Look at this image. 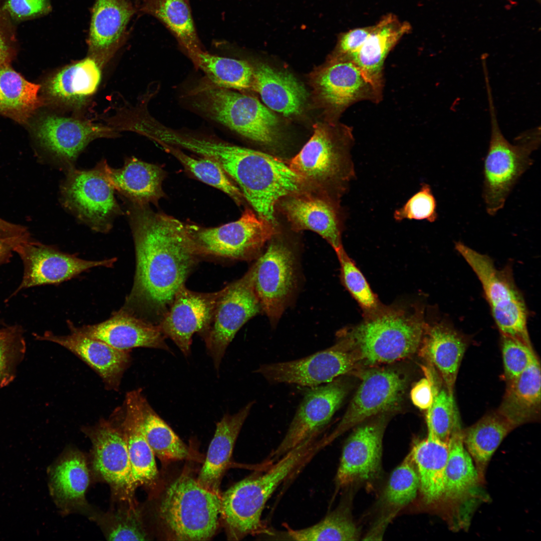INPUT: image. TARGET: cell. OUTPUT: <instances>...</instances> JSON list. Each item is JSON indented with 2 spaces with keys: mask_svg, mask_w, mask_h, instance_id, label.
Returning a JSON list of instances; mask_svg holds the SVG:
<instances>
[{
  "mask_svg": "<svg viewBox=\"0 0 541 541\" xmlns=\"http://www.w3.org/2000/svg\"><path fill=\"white\" fill-rule=\"evenodd\" d=\"M136 257L134 282L121 309L158 325L197 265L186 224L148 205L129 202Z\"/></svg>",
  "mask_w": 541,
  "mask_h": 541,
  "instance_id": "1",
  "label": "cell"
},
{
  "mask_svg": "<svg viewBox=\"0 0 541 541\" xmlns=\"http://www.w3.org/2000/svg\"><path fill=\"white\" fill-rule=\"evenodd\" d=\"M208 157L236 184L256 214L276 226L277 203L308 186L289 164L259 151L220 140L211 146Z\"/></svg>",
  "mask_w": 541,
  "mask_h": 541,
  "instance_id": "2",
  "label": "cell"
},
{
  "mask_svg": "<svg viewBox=\"0 0 541 541\" xmlns=\"http://www.w3.org/2000/svg\"><path fill=\"white\" fill-rule=\"evenodd\" d=\"M326 446L318 436L306 440L263 471L251 474L231 486L221 496L220 516L228 539L265 533L261 516L269 498L285 481L299 472Z\"/></svg>",
  "mask_w": 541,
  "mask_h": 541,
  "instance_id": "3",
  "label": "cell"
},
{
  "mask_svg": "<svg viewBox=\"0 0 541 541\" xmlns=\"http://www.w3.org/2000/svg\"><path fill=\"white\" fill-rule=\"evenodd\" d=\"M365 316L360 324L341 330L334 345L350 353L357 364L392 363L420 347L427 324L420 309L381 306Z\"/></svg>",
  "mask_w": 541,
  "mask_h": 541,
  "instance_id": "4",
  "label": "cell"
},
{
  "mask_svg": "<svg viewBox=\"0 0 541 541\" xmlns=\"http://www.w3.org/2000/svg\"><path fill=\"white\" fill-rule=\"evenodd\" d=\"M490 118L491 133L484 164L483 198L486 211L495 215L520 176L533 163L530 156L540 143V126L528 129L509 142L500 129L490 81L484 80Z\"/></svg>",
  "mask_w": 541,
  "mask_h": 541,
  "instance_id": "5",
  "label": "cell"
},
{
  "mask_svg": "<svg viewBox=\"0 0 541 541\" xmlns=\"http://www.w3.org/2000/svg\"><path fill=\"white\" fill-rule=\"evenodd\" d=\"M186 97L197 112L248 139L263 145L278 139V119L253 97L216 86L205 78Z\"/></svg>",
  "mask_w": 541,
  "mask_h": 541,
  "instance_id": "6",
  "label": "cell"
},
{
  "mask_svg": "<svg viewBox=\"0 0 541 541\" xmlns=\"http://www.w3.org/2000/svg\"><path fill=\"white\" fill-rule=\"evenodd\" d=\"M220 511L219 493L184 474L167 487L158 506L162 523L178 540L209 539L217 529Z\"/></svg>",
  "mask_w": 541,
  "mask_h": 541,
  "instance_id": "7",
  "label": "cell"
},
{
  "mask_svg": "<svg viewBox=\"0 0 541 541\" xmlns=\"http://www.w3.org/2000/svg\"><path fill=\"white\" fill-rule=\"evenodd\" d=\"M351 141L350 135L339 138L324 125L316 124L312 137L289 165L307 185L339 199L355 176Z\"/></svg>",
  "mask_w": 541,
  "mask_h": 541,
  "instance_id": "8",
  "label": "cell"
},
{
  "mask_svg": "<svg viewBox=\"0 0 541 541\" xmlns=\"http://www.w3.org/2000/svg\"><path fill=\"white\" fill-rule=\"evenodd\" d=\"M455 248L480 282L501 336L531 345L527 328V308L514 283L511 268L506 266L502 269L497 268L490 257L461 242H456Z\"/></svg>",
  "mask_w": 541,
  "mask_h": 541,
  "instance_id": "9",
  "label": "cell"
},
{
  "mask_svg": "<svg viewBox=\"0 0 541 541\" xmlns=\"http://www.w3.org/2000/svg\"><path fill=\"white\" fill-rule=\"evenodd\" d=\"M194 253L200 258L249 261L277 234L276 225L245 208L237 220L213 227L186 224Z\"/></svg>",
  "mask_w": 541,
  "mask_h": 541,
  "instance_id": "10",
  "label": "cell"
},
{
  "mask_svg": "<svg viewBox=\"0 0 541 541\" xmlns=\"http://www.w3.org/2000/svg\"><path fill=\"white\" fill-rule=\"evenodd\" d=\"M66 173L60 186L64 208L93 230L108 232L123 212L98 163L92 169L73 168Z\"/></svg>",
  "mask_w": 541,
  "mask_h": 541,
  "instance_id": "11",
  "label": "cell"
},
{
  "mask_svg": "<svg viewBox=\"0 0 541 541\" xmlns=\"http://www.w3.org/2000/svg\"><path fill=\"white\" fill-rule=\"evenodd\" d=\"M273 237L249 269L262 312L274 325L293 297L298 276L294 249L285 241Z\"/></svg>",
  "mask_w": 541,
  "mask_h": 541,
  "instance_id": "12",
  "label": "cell"
},
{
  "mask_svg": "<svg viewBox=\"0 0 541 541\" xmlns=\"http://www.w3.org/2000/svg\"><path fill=\"white\" fill-rule=\"evenodd\" d=\"M261 312L249 268L241 278L222 289L210 327L202 337L217 371L238 330Z\"/></svg>",
  "mask_w": 541,
  "mask_h": 541,
  "instance_id": "13",
  "label": "cell"
},
{
  "mask_svg": "<svg viewBox=\"0 0 541 541\" xmlns=\"http://www.w3.org/2000/svg\"><path fill=\"white\" fill-rule=\"evenodd\" d=\"M348 392L344 381L335 379L312 387L305 395L281 443L269 454L273 463L302 443L319 436Z\"/></svg>",
  "mask_w": 541,
  "mask_h": 541,
  "instance_id": "14",
  "label": "cell"
},
{
  "mask_svg": "<svg viewBox=\"0 0 541 541\" xmlns=\"http://www.w3.org/2000/svg\"><path fill=\"white\" fill-rule=\"evenodd\" d=\"M13 250L19 254L24 264L22 281L14 294L35 286L59 284L93 267H111L117 261L116 257L85 260L28 239L18 242Z\"/></svg>",
  "mask_w": 541,
  "mask_h": 541,
  "instance_id": "15",
  "label": "cell"
},
{
  "mask_svg": "<svg viewBox=\"0 0 541 541\" xmlns=\"http://www.w3.org/2000/svg\"><path fill=\"white\" fill-rule=\"evenodd\" d=\"M406 385L404 377L392 370L366 372L337 427L325 436L328 443L367 419L394 409L401 402Z\"/></svg>",
  "mask_w": 541,
  "mask_h": 541,
  "instance_id": "16",
  "label": "cell"
},
{
  "mask_svg": "<svg viewBox=\"0 0 541 541\" xmlns=\"http://www.w3.org/2000/svg\"><path fill=\"white\" fill-rule=\"evenodd\" d=\"M356 365L351 353L333 346L301 359L261 365L255 372L270 384L314 387L349 373Z\"/></svg>",
  "mask_w": 541,
  "mask_h": 541,
  "instance_id": "17",
  "label": "cell"
},
{
  "mask_svg": "<svg viewBox=\"0 0 541 541\" xmlns=\"http://www.w3.org/2000/svg\"><path fill=\"white\" fill-rule=\"evenodd\" d=\"M222 289L200 293L182 286L158 326L166 338L172 340L183 355L191 352L192 336L202 338L209 329Z\"/></svg>",
  "mask_w": 541,
  "mask_h": 541,
  "instance_id": "18",
  "label": "cell"
},
{
  "mask_svg": "<svg viewBox=\"0 0 541 541\" xmlns=\"http://www.w3.org/2000/svg\"><path fill=\"white\" fill-rule=\"evenodd\" d=\"M280 200L282 211L293 230L317 233L335 252L343 247L344 219L339 199L325 193L319 196L304 191Z\"/></svg>",
  "mask_w": 541,
  "mask_h": 541,
  "instance_id": "19",
  "label": "cell"
},
{
  "mask_svg": "<svg viewBox=\"0 0 541 541\" xmlns=\"http://www.w3.org/2000/svg\"><path fill=\"white\" fill-rule=\"evenodd\" d=\"M36 133L41 145L65 172L75 168L77 157L90 142L99 138L116 136L112 128L56 115L42 118L37 126Z\"/></svg>",
  "mask_w": 541,
  "mask_h": 541,
  "instance_id": "20",
  "label": "cell"
},
{
  "mask_svg": "<svg viewBox=\"0 0 541 541\" xmlns=\"http://www.w3.org/2000/svg\"><path fill=\"white\" fill-rule=\"evenodd\" d=\"M312 81L319 99L336 112L359 100L380 98L358 67L349 60H332L313 73Z\"/></svg>",
  "mask_w": 541,
  "mask_h": 541,
  "instance_id": "21",
  "label": "cell"
},
{
  "mask_svg": "<svg viewBox=\"0 0 541 541\" xmlns=\"http://www.w3.org/2000/svg\"><path fill=\"white\" fill-rule=\"evenodd\" d=\"M67 325L69 329L120 350L130 351L135 348L144 347L170 351L165 342L166 338L158 325L121 309L107 320L98 324L78 327L67 321Z\"/></svg>",
  "mask_w": 541,
  "mask_h": 541,
  "instance_id": "22",
  "label": "cell"
},
{
  "mask_svg": "<svg viewBox=\"0 0 541 541\" xmlns=\"http://www.w3.org/2000/svg\"><path fill=\"white\" fill-rule=\"evenodd\" d=\"M69 329L71 333L67 335H57L50 331L34 335L38 340L54 342L71 351L100 376L107 389L117 391L131 361L130 351L117 349L101 340Z\"/></svg>",
  "mask_w": 541,
  "mask_h": 541,
  "instance_id": "23",
  "label": "cell"
},
{
  "mask_svg": "<svg viewBox=\"0 0 541 541\" xmlns=\"http://www.w3.org/2000/svg\"><path fill=\"white\" fill-rule=\"evenodd\" d=\"M384 424L381 422L359 426L343 448L336 475L340 486L375 477L381 461Z\"/></svg>",
  "mask_w": 541,
  "mask_h": 541,
  "instance_id": "24",
  "label": "cell"
},
{
  "mask_svg": "<svg viewBox=\"0 0 541 541\" xmlns=\"http://www.w3.org/2000/svg\"><path fill=\"white\" fill-rule=\"evenodd\" d=\"M84 430L92 442L95 471L114 487L132 490L127 446L121 428L102 419Z\"/></svg>",
  "mask_w": 541,
  "mask_h": 541,
  "instance_id": "25",
  "label": "cell"
},
{
  "mask_svg": "<svg viewBox=\"0 0 541 541\" xmlns=\"http://www.w3.org/2000/svg\"><path fill=\"white\" fill-rule=\"evenodd\" d=\"M98 164L114 190L130 203L156 204L164 196L162 183L165 172L157 165L133 157L127 158L120 168L110 167L106 160Z\"/></svg>",
  "mask_w": 541,
  "mask_h": 541,
  "instance_id": "26",
  "label": "cell"
},
{
  "mask_svg": "<svg viewBox=\"0 0 541 541\" xmlns=\"http://www.w3.org/2000/svg\"><path fill=\"white\" fill-rule=\"evenodd\" d=\"M134 10L125 0H96L88 38L89 56L104 66L120 47Z\"/></svg>",
  "mask_w": 541,
  "mask_h": 541,
  "instance_id": "27",
  "label": "cell"
},
{
  "mask_svg": "<svg viewBox=\"0 0 541 541\" xmlns=\"http://www.w3.org/2000/svg\"><path fill=\"white\" fill-rule=\"evenodd\" d=\"M144 398L140 389L127 393L124 418L120 427L127 443L133 489L139 485L152 484L158 474L154 454L142 429Z\"/></svg>",
  "mask_w": 541,
  "mask_h": 541,
  "instance_id": "28",
  "label": "cell"
},
{
  "mask_svg": "<svg viewBox=\"0 0 541 541\" xmlns=\"http://www.w3.org/2000/svg\"><path fill=\"white\" fill-rule=\"evenodd\" d=\"M410 25L388 15L372 26L367 38L348 60L354 63L380 97L386 57L399 40L410 30Z\"/></svg>",
  "mask_w": 541,
  "mask_h": 541,
  "instance_id": "29",
  "label": "cell"
},
{
  "mask_svg": "<svg viewBox=\"0 0 541 541\" xmlns=\"http://www.w3.org/2000/svg\"><path fill=\"white\" fill-rule=\"evenodd\" d=\"M254 403L253 401L248 403L233 415L224 414L217 423L197 479L203 487L219 493L220 482L230 462L237 438Z\"/></svg>",
  "mask_w": 541,
  "mask_h": 541,
  "instance_id": "30",
  "label": "cell"
},
{
  "mask_svg": "<svg viewBox=\"0 0 541 541\" xmlns=\"http://www.w3.org/2000/svg\"><path fill=\"white\" fill-rule=\"evenodd\" d=\"M101 67L89 56L67 66L47 81L46 94L52 101L60 105L81 107L96 91L101 79Z\"/></svg>",
  "mask_w": 541,
  "mask_h": 541,
  "instance_id": "31",
  "label": "cell"
},
{
  "mask_svg": "<svg viewBox=\"0 0 541 541\" xmlns=\"http://www.w3.org/2000/svg\"><path fill=\"white\" fill-rule=\"evenodd\" d=\"M251 89L268 108L286 116L300 114L308 96L304 86L292 75L262 63L253 67Z\"/></svg>",
  "mask_w": 541,
  "mask_h": 541,
  "instance_id": "32",
  "label": "cell"
},
{
  "mask_svg": "<svg viewBox=\"0 0 541 541\" xmlns=\"http://www.w3.org/2000/svg\"><path fill=\"white\" fill-rule=\"evenodd\" d=\"M422 352L439 372L446 389L453 395L459 368L467 343L449 324H426L421 344Z\"/></svg>",
  "mask_w": 541,
  "mask_h": 541,
  "instance_id": "33",
  "label": "cell"
},
{
  "mask_svg": "<svg viewBox=\"0 0 541 541\" xmlns=\"http://www.w3.org/2000/svg\"><path fill=\"white\" fill-rule=\"evenodd\" d=\"M540 381L537 359L506 382L504 395L496 411L515 428L537 420L540 412Z\"/></svg>",
  "mask_w": 541,
  "mask_h": 541,
  "instance_id": "34",
  "label": "cell"
},
{
  "mask_svg": "<svg viewBox=\"0 0 541 541\" xmlns=\"http://www.w3.org/2000/svg\"><path fill=\"white\" fill-rule=\"evenodd\" d=\"M411 453L424 499L427 503L437 502L443 497L448 442L439 440L428 431L427 437L417 443Z\"/></svg>",
  "mask_w": 541,
  "mask_h": 541,
  "instance_id": "35",
  "label": "cell"
},
{
  "mask_svg": "<svg viewBox=\"0 0 541 541\" xmlns=\"http://www.w3.org/2000/svg\"><path fill=\"white\" fill-rule=\"evenodd\" d=\"M39 85L32 83L8 64H0V114L27 120L42 104Z\"/></svg>",
  "mask_w": 541,
  "mask_h": 541,
  "instance_id": "36",
  "label": "cell"
},
{
  "mask_svg": "<svg viewBox=\"0 0 541 541\" xmlns=\"http://www.w3.org/2000/svg\"><path fill=\"white\" fill-rule=\"evenodd\" d=\"M514 428L496 411L486 415L462 432L464 445L478 472L483 473L503 439Z\"/></svg>",
  "mask_w": 541,
  "mask_h": 541,
  "instance_id": "37",
  "label": "cell"
},
{
  "mask_svg": "<svg viewBox=\"0 0 541 541\" xmlns=\"http://www.w3.org/2000/svg\"><path fill=\"white\" fill-rule=\"evenodd\" d=\"M143 9L168 28L192 62L202 49L186 1L147 0Z\"/></svg>",
  "mask_w": 541,
  "mask_h": 541,
  "instance_id": "38",
  "label": "cell"
},
{
  "mask_svg": "<svg viewBox=\"0 0 541 541\" xmlns=\"http://www.w3.org/2000/svg\"><path fill=\"white\" fill-rule=\"evenodd\" d=\"M448 445L443 498L454 500L463 497L476 484L479 474L464 445L460 424L453 432Z\"/></svg>",
  "mask_w": 541,
  "mask_h": 541,
  "instance_id": "39",
  "label": "cell"
},
{
  "mask_svg": "<svg viewBox=\"0 0 541 541\" xmlns=\"http://www.w3.org/2000/svg\"><path fill=\"white\" fill-rule=\"evenodd\" d=\"M192 63L216 86L235 91L251 89L253 67L245 61L220 57L202 50Z\"/></svg>",
  "mask_w": 541,
  "mask_h": 541,
  "instance_id": "40",
  "label": "cell"
},
{
  "mask_svg": "<svg viewBox=\"0 0 541 541\" xmlns=\"http://www.w3.org/2000/svg\"><path fill=\"white\" fill-rule=\"evenodd\" d=\"M89 483V475L84 457L71 453L57 463L51 473V486L57 499L66 503L83 499Z\"/></svg>",
  "mask_w": 541,
  "mask_h": 541,
  "instance_id": "41",
  "label": "cell"
},
{
  "mask_svg": "<svg viewBox=\"0 0 541 541\" xmlns=\"http://www.w3.org/2000/svg\"><path fill=\"white\" fill-rule=\"evenodd\" d=\"M142 429L154 455L163 460L187 458V446L171 428L157 414L145 398L142 405Z\"/></svg>",
  "mask_w": 541,
  "mask_h": 541,
  "instance_id": "42",
  "label": "cell"
},
{
  "mask_svg": "<svg viewBox=\"0 0 541 541\" xmlns=\"http://www.w3.org/2000/svg\"><path fill=\"white\" fill-rule=\"evenodd\" d=\"M286 529L279 535L272 536L299 541L356 540L359 537L356 525L341 508L312 526L300 529L288 526Z\"/></svg>",
  "mask_w": 541,
  "mask_h": 541,
  "instance_id": "43",
  "label": "cell"
},
{
  "mask_svg": "<svg viewBox=\"0 0 541 541\" xmlns=\"http://www.w3.org/2000/svg\"><path fill=\"white\" fill-rule=\"evenodd\" d=\"M158 144L198 180L225 193L237 205L241 204L244 198L240 190L214 161L203 156H191L181 149L167 144Z\"/></svg>",
  "mask_w": 541,
  "mask_h": 541,
  "instance_id": "44",
  "label": "cell"
},
{
  "mask_svg": "<svg viewBox=\"0 0 541 541\" xmlns=\"http://www.w3.org/2000/svg\"><path fill=\"white\" fill-rule=\"evenodd\" d=\"M426 422L429 432L439 440L448 443L460 421L453 395L447 390L434 386V398L427 409Z\"/></svg>",
  "mask_w": 541,
  "mask_h": 541,
  "instance_id": "45",
  "label": "cell"
},
{
  "mask_svg": "<svg viewBox=\"0 0 541 541\" xmlns=\"http://www.w3.org/2000/svg\"><path fill=\"white\" fill-rule=\"evenodd\" d=\"M26 352L24 331L20 326L0 329V389L14 380Z\"/></svg>",
  "mask_w": 541,
  "mask_h": 541,
  "instance_id": "46",
  "label": "cell"
},
{
  "mask_svg": "<svg viewBox=\"0 0 541 541\" xmlns=\"http://www.w3.org/2000/svg\"><path fill=\"white\" fill-rule=\"evenodd\" d=\"M414 464L410 452L391 473L385 493L389 504L403 506L415 498L420 483Z\"/></svg>",
  "mask_w": 541,
  "mask_h": 541,
  "instance_id": "47",
  "label": "cell"
},
{
  "mask_svg": "<svg viewBox=\"0 0 541 541\" xmlns=\"http://www.w3.org/2000/svg\"><path fill=\"white\" fill-rule=\"evenodd\" d=\"M336 253L340 263L341 280L345 288L358 302L365 314L376 311L381 305L361 272L343 247Z\"/></svg>",
  "mask_w": 541,
  "mask_h": 541,
  "instance_id": "48",
  "label": "cell"
},
{
  "mask_svg": "<svg viewBox=\"0 0 541 541\" xmlns=\"http://www.w3.org/2000/svg\"><path fill=\"white\" fill-rule=\"evenodd\" d=\"M501 350L506 382L524 371L537 358L531 345L515 338L501 336Z\"/></svg>",
  "mask_w": 541,
  "mask_h": 541,
  "instance_id": "49",
  "label": "cell"
},
{
  "mask_svg": "<svg viewBox=\"0 0 541 541\" xmlns=\"http://www.w3.org/2000/svg\"><path fill=\"white\" fill-rule=\"evenodd\" d=\"M437 217L436 199L430 186L425 183H422L419 190L401 207L396 209L393 214L397 221L413 219L434 222Z\"/></svg>",
  "mask_w": 541,
  "mask_h": 541,
  "instance_id": "50",
  "label": "cell"
},
{
  "mask_svg": "<svg viewBox=\"0 0 541 541\" xmlns=\"http://www.w3.org/2000/svg\"><path fill=\"white\" fill-rule=\"evenodd\" d=\"M2 8L11 19L21 22L47 14L51 5L50 0H5Z\"/></svg>",
  "mask_w": 541,
  "mask_h": 541,
  "instance_id": "51",
  "label": "cell"
},
{
  "mask_svg": "<svg viewBox=\"0 0 541 541\" xmlns=\"http://www.w3.org/2000/svg\"><path fill=\"white\" fill-rule=\"evenodd\" d=\"M116 518L108 534L111 540H140L145 539L146 533L137 514H128Z\"/></svg>",
  "mask_w": 541,
  "mask_h": 541,
  "instance_id": "52",
  "label": "cell"
},
{
  "mask_svg": "<svg viewBox=\"0 0 541 541\" xmlns=\"http://www.w3.org/2000/svg\"><path fill=\"white\" fill-rule=\"evenodd\" d=\"M372 28H357L345 33L339 41L337 54L332 60H348L363 44Z\"/></svg>",
  "mask_w": 541,
  "mask_h": 541,
  "instance_id": "53",
  "label": "cell"
},
{
  "mask_svg": "<svg viewBox=\"0 0 541 541\" xmlns=\"http://www.w3.org/2000/svg\"><path fill=\"white\" fill-rule=\"evenodd\" d=\"M10 18L3 8L0 9V64H8L13 54L14 34Z\"/></svg>",
  "mask_w": 541,
  "mask_h": 541,
  "instance_id": "54",
  "label": "cell"
},
{
  "mask_svg": "<svg viewBox=\"0 0 541 541\" xmlns=\"http://www.w3.org/2000/svg\"><path fill=\"white\" fill-rule=\"evenodd\" d=\"M434 381L429 377L422 378L413 387L410 396L413 404L422 410H427L434 398Z\"/></svg>",
  "mask_w": 541,
  "mask_h": 541,
  "instance_id": "55",
  "label": "cell"
},
{
  "mask_svg": "<svg viewBox=\"0 0 541 541\" xmlns=\"http://www.w3.org/2000/svg\"><path fill=\"white\" fill-rule=\"evenodd\" d=\"M27 238L26 237H0V265L10 260L15 245L20 241Z\"/></svg>",
  "mask_w": 541,
  "mask_h": 541,
  "instance_id": "56",
  "label": "cell"
},
{
  "mask_svg": "<svg viewBox=\"0 0 541 541\" xmlns=\"http://www.w3.org/2000/svg\"><path fill=\"white\" fill-rule=\"evenodd\" d=\"M0 227L7 229L12 232H16L18 228L16 225L9 224L0 219Z\"/></svg>",
  "mask_w": 541,
  "mask_h": 541,
  "instance_id": "57",
  "label": "cell"
},
{
  "mask_svg": "<svg viewBox=\"0 0 541 541\" xmlns=\"http://www.w3.org/2000/svg\"><path fill=\"white\" fill-rule=\"evenodd\" d=\"M13 236V233L9 230L0 227V237L9 238Z\"/></svg>",
  "mask_w": 541,
  "mask_h": 541,
  "instance_id": "58",
  "label": "cell"
}]
</instances>
